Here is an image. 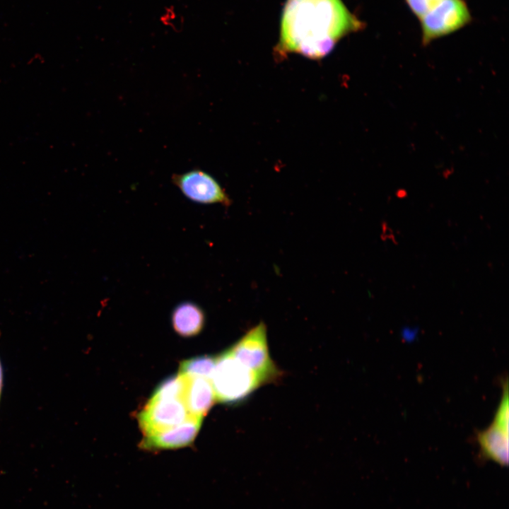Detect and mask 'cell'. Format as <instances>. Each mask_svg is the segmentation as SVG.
I'll use <instances>...</instances> for the list:
<instances>
[{"label": "cell", "mask_w": 509, "mask_h": 509, "mask_svg": "<svg viewBox=\"0 0 509 509\" xmlns=\"http://www.w3.org/2000/svg\"><path fill=\"white\" fill-rule=\"evenodd\" d=\"M186 376V386L182 397L189 415L204 419L216 401L211 380L206 378Z\"/></svg>", "instance_id": "cell-8"}, {"label": "cell", "mask_w": 509, "mask_h": 509, "mask_svg": "<svg viewBox=\"0 0 509 509\" xmlns=\"http://www.w3.org/2000/svg\"><path fill=\"white\" fill-rule=\"evenodd\" d=\"M210 380L216 401L225 404L240 402L263 385L258 377L233 357L228 350L218 355Z\"/></svg>", "instance_id": "cell-2"}, {"label": "cell", "mask_w": 509, "mask_h": 509, "mask_svg": "<svg viewBox=\"0 0 509 509\" xmlns=\"http://www.w3.org/2000/svg\"><path fill=\"white\" fill-rule=\"evenodd\" d=\"M0 336H1V332H0ZM2 387H3V370H2L1 362L0 360V400H1V392H2Z\"/></svg>", "instance_id": "cell-15"}, {"label": "cell", "mask_w": 509, "mask_h": 509, "mask_svg": "<svg viewBox=\"0 0 509 509\" xmlns=\"http://www.w3.org/2000/svg\"><path fill=\"white\" fill-rule=\"evenodd\" d=\"M192 417L183 401L151 397L137 419L144 435L176 426ZM200 419V418H199Z\"/></svg>", "instance_id": "cell-5"}, {"label": "cell", "mask_w": 509, "mask_h": 509, "mask_svg": "<svg viewBox=\"0 0 509 509\" xmlns=\"http://www.w3.org/2000/svg\"><path fill=\"white\" fill-rule=\"evenodd\" d=\"M163 24L171 28H180L181 26L180 16L172 8H168L161 16Z\"/></svg>", "instance_id": "cell-14"}, {"label": "cell", "mask_w": 509, "mask_h": 509, "mask_svg": "<svg viewBox=\"0 0 509 509\" xmlns=\"http://www.w3.org/2000/svg\"><path fill=\"white\" fill-rule=\"evenodd\" d=\"M202 421L203 419L190 418L176 426L144 435L139 447L146 451H159L191 445Z\"/></svg>", "instance_id": "cell-7"}, {"label": "cell", "mask_w": 509, "mask_h": 509, "mask_svg": "<svg viewBox=\"0 0 509 509\" xmlns=\"http://www.w3.org/2000/svg\"><path fill=\"white\" fill-rule=\"evenodd\" d=\"M508 430L509 426L493 420L486 429L476 435L482 454L502 466L508 462Z\"/></svg>", "instance_id": "cell-9"}, {"label": "cell", "mask_w": 509, "mask_h": 509, "mask_svg": "<svg viewBox=\"0 0 509 509\" xmlns=\"http://www.w3.org/2000/svg\"><path fill=\"white\" fill-rule=\"evenodd\" d=\"M185 386L186 376L178 373L163 380L155 389L151 397L177 398L182 400Z\"/></svg>", "instance_id": "cell-12"}, {"label": "cell", "mask_w": 509, "mask_h": 509, "mask_svg": "<svg viewBox=\"0 0 509 509\" xmlns=\"http://www.w3.org/2000/svg\"><path fill=\"white\" fill-rule=\"evenodd\" d=\"M228 350L238 362L255 373L263 385L282 375L270 357L267 327L263 322L248 330Z\"/></svg>", "instance_id": "cell-3"}, {"label": "cell", "mask_w": 509, "mask_h": 509, "mask_svg": "<svg viewBox=\"0 0 509 509\" xmlns=\"http://www.w3.org/2000/svg\"><path fill=\"white\" fill-rule=\"evenodd\" d=\"M171 324L176 334L182 337L199 334L204 329L206 315L197 303L186 300L176 305L171 312Z\"/></svg>", "instance_id": "cell-10"}, {"label": "cell", "mask_w": 509, "mask_h": 509, "mask_svg": "<svg viewBox=\"0 0 509 509\" xmlns=\"http://www.w3.org/2000/svg\"><path fill=\"white\" fill-rule=\"evenodd\" d=\"M442 0H405L413 14L420 20Z\"/></svg>", "instance_id": "cell-13"}, {"label": "cell", "mask_w": 509, "mask_h": 509, "mask_svg": "<svg viewBox=\"0 0 509 509\" xmlns=\"http://www.w3.org/2000/svg\"><path fill=\"white\" fill-rule=\"evenodd\" d=\"M218 356H200L180 363L179 373L211 380Z\"/></svg>", "instance_id": "cell-11"}, {"label": "cell", "mask_w": 509, "mask_h": 509, "mask_svg": "<svg viewBox=\"0 0 509 509\" xmlns=\"http://www.w3.org/2000/svg\"><path fill=\"white\" fill-rule=\"evenodd\" d=\"M419 21L422 44L427 45L465 27L472 21V15L464 0H442Z\"/></svg>", "instance_id": "cell-4"}, {"label": "cell", "mask_w": 509, "mask_h": 509, "mask_svg": "<svg viewBox=\"0 0 509 509\" xmlns=\"http://www.w3.org/2000/svg\"><path fill=\"white\" fill-rule=\"evenodd\" d=\"M173 185L188 199L201 204H220L225 206L231 201L218 181L200 169H192L171 177Z\"/></svg>", "instance_id": "cell-6"}, {"label": "cell", "mask_w": 509, "mask_h": 509, "mask_svg": "<svg viewBox=\"0 0 509 509\" xmlns=\"http://www.w3.org/2000/svg\"><path fill=\"white\" fill-rule=\"evenodd\" d=\"M362 26L363 23L342 0H287L278 50L320 59L327 55L341 38Z\"/></svg>", "instance_id": "cell-1"}]
</instances>
